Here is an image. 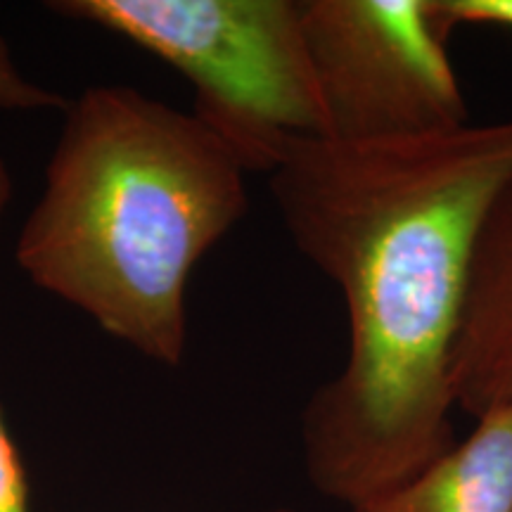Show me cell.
<instances>
[{
  "mask_svg": "<svg viewBox=\"0 0 512 512\" xmlns=\"http://www.w3.org/2000/svg\"><path fill=\"white\" fill-rule=\"evenodd\" d=\"M451 392L472 418L512 406V176L486 209L472 249Z\"/></svg>",
  "mask_w": 512,
  "mask_h": 512,
  "instance_id": "cell-5",
  "label": "cell"
},
{
  "mask_svg": "<svg viewBox=\"0 0 512 512\" xmlns=\"http://www.w3.org/2000/svg\"><path fill=\"white\" fill-rule=\"evenodd\" d=\"M67 100L19 72L10 46L0 38V112H64Z\"/></svg>",
  "mask_w": 512,
  "mask_h": 512,
  "instance_id": "cell-7",
  "label": "cell"
},
{
  "mask_svg": "<svg viewBox=\"0 0 512 512\" xmlns=\"http://www.w3.org/2000/svg\"><path fill=\"white\" fill-rule=\"evenodd\" d=\"M0 512H31L29 477L0 406Z\"/></svg>",
  "mask_w": 512,
  "mask_h": 512,
  "instance_id": "cell-9",
  "label": "cell"
},
{
  "mask_svg": "<svg viewBox=\"0 0 512 512\" xmlns=\"http://www.w3.org/2000/svg\"><path fill=\"white\" fill-rule=\"evenodd\" d=\"M48 8L126 38L188 79L192 114L247 174H271L294 140L328 136L302 0H57Z\"/></svg>",
  "mask_w": 512,
  "mask_h": 512,
  "instance_id": "cell-3",
  "label": "cell"
},
{
  "mask_svg": "<svg viewBox=\"0 0 512 512\" xmlns=\"http://www.w3.org/2000/svg\"><path fill=\"white\" fill-rule=\"evenodd\" d=\"M266 512H294L290 508H275V510H266Z\"/></svg>",
  "mask_w": 512,
  "mask_h": 512,
  "instance_id": "cell-11",
  "label": "cell"
},
{
  "mask_svg": "<svg viewBox=\"0 0 512 512\" xmlns=\"http://www.w3.org/2000/svg\"><path fill=\"white\" fill-rule=\"evenodd\" d=\"M302 10L325 138L382 143L470 124L432 0H302Z\"/></svg>",
  "mask_w": 512,
  "mask_h": 512,
  "instance_id": "cell-4",
  "label": "cell"
},
{
  "mask_svg": "<svg viewBox=\"0 0 512 512\" xmlns=\"http://www.w3.org/2000/svg\"><path fill=\"white\" fill-rule=\"evenodd\" d=\"M512 176V119L422 138H302L268 174L294 247L342 292L347 361L302 411L304 470L354 508L456 444L451 354L472 249Z\"/></svg>",
  "mask_w": 512,
  "mask_h": 512,
  "instance_id": "cell-1",
  "label": "cell"
},
{
  "mask_svg": "<svg viewBox=\"0 0 512 512\" xmlns=\"http://www.w3.org/2000/svg\"><path fill=\"white\" fill-rule=\"evenodd\" d=\"M432 15L444 36L456 27L512 31V0H432Z\"/></svg>",
  "mask_w": 512,
  "mask_h": 512,
  "instance_id": "cell-8",
  "label": "cell"
},
{
  "mask_svg": "<svg viewBox=\"0 0 512 512\" xmlns=\"http://www.w3.org/2000/svg\"><path fill=\"white\" fill-rule=\"evenodd\" d=\"M12 202V176L5 159L0 157V223L5 219V211H8Z\"/></svg>",
  "mask_w": 512,
  "mask_h": 512,
  "instance_id": "cell-10",
  "label": "cell"
},
{
  "mask_svg": "<svg viewBox=\"0 0 512 512\" xmlns=\"http://www.w3.org/2000/svg\"><path fill=\"white\" fill-rule=\"evenodd\" d=\"M351 512H512V406L477 418L475 430L420 475Z\"/></svg>",
  "mask_w": 512,
  "mask_h": 512,
  "instance_id": "cell-6",
  "label": "cell"
},
{
  "mask_svg": "<svg viewBox=\"0 0 512 512\" xmlns=\"http://www.w3.org/2000/svg\"><path fill=\"white\" fill-rule=\"evenodd\" d=\"M62 114L17 266L105 335L178 368L190 275L245 219L247 169L195 114L131 86L86 88Z\"/></svg>",
  "mask_w": 512,
  "mask_h": 512,
  "instance_id": "cell-2",
  "label": "cell"
}]
</instances>
